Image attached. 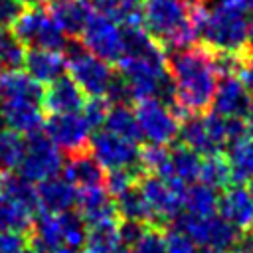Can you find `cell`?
Masks as SVG:
<instances>
[{
  "label": "cell",
  "mask_w": 253,
  "mask_h": 253,
  "mask_svg": "<svg viewBox=\"0 0 253 253\" xmlns=\"http://www.w3.org/2000/svg\"><path fill=\"white\" fill-rule=\"evenodd\" d=\"M168 73L174 89V111L178 115H202L211 107L219 73L213 51L206 45H192L168 55Z\"/></svg>",
  "instance_id": "1"
},
{
  "label": "cell",
  "mask_w": 253,
  "mask_h": 253,
  "mask_svg": "<svg viewBox=\"0 0 253 253\" xmlns=\"http://www.w3.org/2000/svg\"><path fill=\"white\" fill-rule=\"evenodd\" d=\"M206 10L202 0H142L140 20L164 49L180 51L200 38Z\"/></svg>",
  "instance_id": "2"
},
{
  "label": "cell",
  "mask_w": 253,
  "mask_h": 253,
  "mask_svg": "<svg viewBox=\"0 0 253 253\" xmlns=\"http://www.w3.org/2000/svg\"><path fill=\"white\" fill-rule=\"evenodd\" d=\"M247 28L249 22L241 10L217 0L211 8L206 10L200 38L213 53L241 55L247 45Z\"/></svg>",
  "instance_id": "3"
},
{
  "label": "cell",
  "mask_w": 253,
  "mask_h": 253,
  "mask_svg": "<svg viewBox=\"0 0 253 253\" xmlns=\"http://www.w3.org/2000/svg\"><path fill=\"white\" fill-rule=\"evenodd\" d=\"M10 30L26 49L63 51L69 43V36L59 28L45 6H26Z\"/></svg>",
  "instance_id": "4"
},
{
  "label": "cell",
  "mask_w": 253,
  "mask_h": 253,
  "mask_svg": "<svg viewBox=\"0 0 253 253\" xmlns=\"http://www.w3.org/2000/svg\"><path fill=\"white\" fill-rule=\"evenodd\" d=\"M63 51H67V75L75 85L87 97H107L117 75L111 63L83 49L77 40H71Z\"/></svg>",
  "instance_id": "5"
},
{
  "label": "cell",
  "mask_w": 253,
  "mask_h": 253,
  "mask_svg": "<svg viewBox=\"0 0 253 253\" xmlns=\"http://www.w3.org/2000/svg\"><path fill=\"white\" fill-rule=\"evenodd\" d=\"M172 223L176 229L186 233L196 245L206 247V251H231L237 249L241 241V231L227 223L219 213L190 215L182 211Z\"/></svg>",
  "instance_id": "6"
},
{
  "label": "cell",
  "mask_w": 253,
  "mask_h": 253,
  "mask_svg": "<svg viewBox=\"0 0 253 253\" xmlns=\"http://www.w3.org/2000/svg\"><path fill=\"white\" fill-rule=\"evenodd\" d=\"M77 42L83 49L97 55L99 59L107 63H119V59L125 53V32L119 22L113 18L95 12L89 16L87 24L83 26L81 34L77 36Z\"/></svg>",
  "instance_id": "7"
},
{
  "label": "cell",
  "mask_w": 253,
  "mask_h": 253,
  "mask_svg": "<svg viewBox=\"0 0 253 253\" xmlns=\"http://www.w3.org/2000/svg\"><path fill=\"white\" fill-rule=\"evenodd\" d=\"M134 117L140 128V136L148 144L168 146L176 140L180 132L178 113L172 109V105L164 103L162 99L150 97L136 101Z\"/></svg>",
  "instance_id": "8"
},
{
  "label": "cell",
  "mask_w": 253,
  "mask_h": 253,
  "mask_svg": "<svg viewBox=\"0 0 253 253\" xmlns=\"http://www.w3.org/2000/svg\"><path fill=\"white\" fill-rule=\"evenodd\" d=\"M63 170L61 150L47 138L45 132H34L24 138V152L18 164V174L30 180L32 184H40L47 178L57 176Z\"/></svg>",
  "instance_id": "9"
},
{
  "label": "cell",
  "mask_w": 253,
  "mask_h": 253,
  "mask_svg": "<svg viewBox=\"0 0 253 253\" xmlns=\"http://www.w3.org/2000/svg\"><path fill=\"white\" fill-rule=\"evenodd\" d=\"M89 152L101 164L103 170H109V172L132 170L138 174L142 170L138 142H132L119 134H113L107 128L93 130V134L89 138Z\"/></svg>",
  "instance_id": "10"
},
{
  "label": "cell",
  "mask_w": 253,
  "mask_h": 253,
  "mask_svg": "<svg viewBox=\"0 0 253 253\" xmlns=\"http://www.w3.org/2000/svg\"><path fill=\"white\" fill-rule=\"evenodd\" d=\"M138 190L144 196L154 221H174L184 211L186 184L156 174H146L138 180Z\"/></svg>",
  "instance_id": "11"
},
{
  "label": "cell",
  "mask_w": 253,
  "mask_h": 253,
  "mask_svg": "<svg viewBox=\"0 0 253 253\" xmlns=\"http://www.w3.org/2000/svg\"><path fill=\"white\" fill-rule=\"evenodd\" d=\"M47 138L61 150L71 154L83 152L89 146V138L93 128L85 121L81 113H65V115H51L43 123Z\"/></svg>",
  "instance_id": "12"
},
{
  "label": "cell",
  "mask_w": 253,
  "mask_h": 253,
  "mask_svg": "<svg viewBox=\"0 0 253 253\" xmlns=\"http://www.w3.org/2000/svg\"><path fill=\"white\" fill-rule=\"evenodd\" d=\"M42 101L34 99H0V126L16 130L22 136L34 134L43 126Z\"/></svg>",
  "instance_id": "13"
},
{
  "label": "cell",
  "mask_w": 253,
  "mask_h": 253,
  "mask_svg": "<svg viewBox=\"0 0 253 253\" xmlns=\"http://www.w3.org/2000/svg\"><path fill=\"white\" fill-rule=\"evenodd\" d=\"M217 213L237 231L249 233L253 229V198L249 190L241 184L227 186L219 196Z\"/></svg>",
  "instance_id": "14"
},
{
  "label": "cell",
  "mask_w": 253,
  "mask_h": 253,
  "mask_svg": "<svg viewBox=\"0 0 253 253\" xmlns=\"http://www.w3.org/2000/svg\"><path fill=\"white\" fill-rule=\"evenodd\" d=\"M38 194V210L40 213H63L75 208L79 190L61 174L47 178L36 186Z\"/></svg>",
  "instance_id": "15"
},
{
  "label": "cell",
  "mask_w": 253,
  "mask_h": 253,
  "mask_svg": "<svg viewBox=\"0 0 253 253\" xmlns=\"http://www.w3.org/2000/svg\"><path fill=\"white\" fill-rule=\"evenodd\" d=\"M249 91L243 87V83L239 81L237 75H227L221 77V81L215 87L213 99H211V113L219 115V117H245L247 109H249Z\"/></svg>",
  "instance_id": "16"
},
{
  "label": "cell",
  "mask_w": 253,
  "mask_h": 253,
  "mask_svg": "<svg viewBox=\"0 0 253 253\" xmlns=\"http://www.w3.org/2000/svg\"><path fill=\"white\" fill-rule=\"evenodd\" d=\"M75 208H77V213L87 223V227L89 225H97V223L117 221L119 219L115 198L107 192L105 186L79 190Z\"/></svg>",
  "instance_id": "17"
},
{
  "label": "cell",
  "mask_w": 253,
  "mask_h": 253,
  "mask_svg": "<svg viewBox=\"0 0 253 253\" xmlns=\"http://www.w3.org/2000/svg\"><path fill=\"white\" fill-rule=\"evenodd\" d=\"M87 95L75 85L69 75L55 79L53 83L43 89V107L51 115H65V113H81Z\"/></svg>",
  "instance_id": "18"
},
{
  "label": "cell",
  "mask_w": 253,
  "mask_h": 253,
  "mask_svg": "<svg viewBox=\"0 0 253 253\" xmlns=\"http://www.w3.org/2000/svg\"><path fill=\"white\" fill-rule=\"evenodd\" d=\"M24 71L42 85H49L63 77L67 71V59L63 51L55 49H26Z\"/></svg>",
  "instance_id": "19"
},
{
  "label": "cell",
  "mask_w": 253,
  "mask_h": 253,
  "mask_svg": "<svg viewBox=\"0 0 253 253\" xmlns=\"http://www.w3.org/2000/svg\"><path fill=\"white\" fill-rule=\"evenodd\" d=\"M61 174H63L77 190L105 186V170H103L101 164L93 158V154L87 152V150L77 152V154H71L69 160L63 164Z\"/></svg>",
  "instance_id": "20"
},
{
  "label": "cell",
  "mask_w": 253,
  "mask_h": 253,
  "mask_svg": "<svg viewBox=\"0 0 253 253\" xmlns=\"http://www.w3.org/2000/svg\"><path fill=\"white\" fill-rule=\"evenodd\" d=\"M47 10L51 12L59 28L71 38H77L81 34L83 26L93 14V6L89 0H51Z\"/></svg>",
  "instance_id": "21"
},
{
  "label": "cell",
  "mask_w": 253,
  "mask_h": 253,
  "mask_svg": "<svg viewBox=\"0 0 253 253\" xmlns=\"http://www.w3.org/2000/svg\"><path fill=\"white\" fill-rule=\"evenodd\" d=\"M0 99H34L43 105V87L24 69H8L0 73Z\"/></svg>",
  "instance_id": "22"
},
{
  "label": "cell",
  "mask_w": 253,
  "mask_h": 253,
  "mask_svg": "<svg viewBox=\"0 0 253 253\" xmlns=\"http://www.w3.org/2000/svg\"><path fill=\"white\" fill-rule=\"evenodd\" d=\"M30 245L38 253H53L59 247H65L59 217L53 213H40V217H34L30 229Z\"/></svg>",
  "instance_id": "23"
},
{
  "label": "cell",
  "mask_w": 253,
  "mask_h": 253,
  "mask_svg": "<svg viewBox=\"0 0 253 253\" xmlns=\"http://www.w3.org/2000/svg\"><path fill=\"white\" fill-rule=\"evenodd\" d=\"M202 158L198 152L192 148L178 144L170 148V164H168V178L178 180L180 184H194L200 180V170H202Z\"/></svg>",
  "instance_id": "24"
},
{
  "label": "cell",
  "mask_w": 253,
  "mask_h": 253,
  "mask_svg": "<svg viewBox=\"0 0 253 253\" xmlns=\"http://www.w3.org/2000/svg\"><path fill=\"white\" fill-rule=\"evenodd\" d=\"M227 164L231 172V182L243 184L253 180V138L243 134L227 146Z\"/></svg>",
  "instance_id": "25"
},
{
  "label": "cell",
  "mask_w": 253,
  "mask_h": 253,
  "mask_svg": "<svg viewBox=\"0 0 253 253\" xmlns=\"http://www.w3.org/2000/svg\"><path fill=\"white\" fill-rule=\"evenodd\" d=\"M34 210L0 192V231L26 233L32 229Z\"/></svg>",
  "instance_id": "26"
},
{
  "label": "cell",
  "mask_w": 253,
  "mask_h": 253,
  "mask_svg": "<svg viewBox=\"0 0 253 253\" xmlns=\"http://www.w3.org/2000/svg\"><path fill=\"white\" fill-rule=\"evenodd\" d=\"M115 206L117 213L123 221H138V223H152V213L150 208L144 200V196L138 190V182L125 190L123 194L115 196Z\"/></svg>",
  "instance_id": "27"
},
{
  "label": "cell",
  "mask_w": 253,
  "mask_h": 253,
  "mask_svg": "<svg viewBox=\"0 0 253 253\" xmlns=\"http://www.w3.org/2000/svg\"><path fill=\"white\" fill-rule=\"evenodd\" d=\"M219 196L215 188H210L202 182H194L186 186L184 192V213L190 215H211L217 213Z\"/></svg>",
  "instance_id": "28"
},
{
  "label": "cell",
  "mask_w": 253,
  "mask_h": 253,
  "mask_svg": "<svg viewBox=\"0 0 253 253\" xmlns=\"http://www.w3.org/2000/svg\"><path fill=\"white\" fill-rule=\"evenodd\" d=\"M119 219L117 221H105L97 225L87 227V239H85V253H113L119 249L121 243V231H119Z\"/></svg>",
  "instance_id": "29"
},
{
  "label": "cell",
  "mask_w": 253,
  "mask_h": 253,
  "mask_svg": "<svg viewBox=\"0 0 253 253\" xmlns=\"http://www.w3.org/2000/svg\"><path fill=\"white\" fill-rule=\"evenodd\" d=\"M103 128H107L109 132L119 134L126 140H132V142L142 140L140 128H138V123L134 117V109H130L128 105H111Z\"/></svg>",
  "instance_id": "30"
},
{
  "label": "cell",
  "mask_w": 253,
  "mask_h": 253,
  "mask_svg": "<svg viewBox=\"0 0 253 253\" xmlns=\"http://www.w3.org/2000/svg\"><path fill=\"white\" fill-rule=\"evenodd\" d=\"M95 12H101L121 26L142 24L140 20V2L142 0H89Z\"/></svg>",
  "instance_id": "31"
},
{
  "label": "cell",
  "mask_w": 253,
  "mask_h": 253,
  "mask_svg": "<svg viewBox=\"0 0 253 253\" xmlns=\"http://www.w3.org/2000/svg\"><path fill=\"white\" fill-rule=\"evenodd\" d=\"M198 182H202V184H206L210 188H215V190L217 188H227V184L231 182V172H229L227 158L221 152L204 156Z\"/></svg>",
  "instance_id": "32"
},
{
  "label": "cell",
  "mask_w": 253,
  "mask_h": 253,
  "mask_svg": "<svg viewBox=\"0 0 253 253\" xmlns=\"http://www.w3.org/2000/svg\"><path fill=\"white\" fill-rule=\"evenodd\" d=\"M0 192L8 194L10 198L26 204L32 210H38V194H36V184L20 176L18 172H6L0 176Z\"/></svg>",
  "instance_id": "33"
},
{
  "label": "cell",
  "mask_w": 253,
  "mask_h": 253,
  "mask_svg": "<svg viewBox=\"0 0 253 253\" xmlns=\"http://www.w3.org/2000/svg\"><path fill=\"white\" fill-rule=\"evenodd\" d=\"M24 136L16 130L0 126V172H14L22 160Z\"/></svg>",
  "instance_id": "34"
},
{
  "label": "cell",
  "mask_w": 253,
  "mask_h": 253,
  "mask_svg": "<svg viewBox=\"0 0 253 253\" xmlns=\"http://www.w3.org/2000/svg\"><path fill=\"white\" fill-rule=\"evenodd\" d=\"M26 47L8 28H0V73L8 69H20L24 65Z\"/></svg>",
  "instance_id": "35"
},
{
  "label": "cell",
  "mask_w": 253,
  "mask_h": 253,
  "mask_svg": "<svg viewBox=\"0 0 253 253\" xmlns=\"http://www.w3.org/2000/svg\"><path fill=\"white\" fill-rule=\"evenodd\" d=\"M57 217H59V227L63 235V245L71 249L83 247L87 239V223L83 221V217L73 210L57 213Z\"/></svg>",
  "instance_id": "36"
},
{
  "label": "cell",
  "mask_w": 253,
  "mask_h": 253,
  "mask_svg": "<svg viewBox=\"0 0 253 253\" xmlns=\"http://www.w3.org/2000/svg\"><path fill=\"white\" fill-rule=\"evenodd\" d=\"M132 253H166L164 233L152 225H146L140 237L128 247Z\"/></svg>",
  "instance_id": "37"
},
{
  "label": "cell",
  "mask_w": 253,
  "mask_h": 253,
  "mask_svg": "<svg viewBox=\"0 0 253 253\" xmlns=\"http://www.w3.org/2000/svg\"><path fill=\"white\" fill-rule=\"evenodd\" d=\"M109 109H111V103L105 97H89L83 105L81 115L85 117L89 126L93 130H97V128H103V125L107 121V115H109Z\"/></svg>",
  "instance_id": "38"
},
{
  "label": "cell",
  "mask_w": 253,
  "mask_h": 253,
  "mask_svg": "<svg viewBox=\"0 0 253 253\" xmlns=\"http://www.w3.org/2000/svg\"><path fill=\"white\" fill-rule=\"evenodd\" d=\"M164 243H166V253H200L198 245L176 227H170L164 233Z\"/></svg>",
  "instance_id": "39"
},
{
  "label": "cell",
  "mask_w": 253,
  "mask_h": 253,
  "mask_svg": "<svg viewBox=\"0 0 253 253\" xmlns=\"http://www.w3.org/2000/svg\"><path fill=\"white\" fill-rule=\"evenodd\" d=\"M0 253H38L24 233H12V231H0Z\"/></svg>",
  "instance_id": "40"
},
{
  "label": "cell",
  "mask_w": 253,
  "mask_h": 253,
  "mask_svg": "<svg viewBox=\"0 0 253 253\" xmlns=\"http://www.w3.org/2000/svg\"><path fill=\"white\" fill-rule=\"evenodd\" d=\"M24 8L18 0H0V28H10Z\"/></svg>",
  "instance_id": "41"
},
{
  "label": "cell",
  "mask_w": 253,
  "mask_h": 253,
  "mask_svg": "<svg viewBox=\"0 0 253 253\" xmlns=\"http://www.w3.org/2000/svg\"><path fill=\"white\" fill-rule=\"evenodd\" d=\"M237 77H239V81L243 83V87H245L249 93H253V53L247 55V57H241Z\"/></svg>",
  "instance_id": "42"
},
{
  "label": "cell",
  "mask_w": 253,
  "mask_h": 253,
  "mask_svg": "<svg viewBox=\"0 0 253 253\" xmlns=\"http://www.w3.org/2000/svg\"><path fill=\"white\" fill-rule=\"evenodd\" d=\"M219 2H223V4H227V6H231V8L241 10L243 14H245V12H251V14H253V0H219Z\"/></svg>",
  "instance_id": "43"
},
{
  "label": "cell",
  "mask_w": 253,
  "mask_h": 253,
  "mask_svg": "<svg viewBox=\"0 0 253 253\" xmlns=\"http://www.w3.org/2000/svg\"><path fill=\"white\" fill-rule=\"evenodd\" d=\"M237 251L239 253H253V229L249 231L247 237H241V241L237 245Z\"/></svg>",
  "instance_id": "44"
},
{
  "label": "cell",
  "mask_w": 253,
  "mask_h": 253,
  "mask_svg": "<svg viewBox=\"0 0 253 253\" xmlns=\"http://www.w3.org/2000/svg\"><path fill=\"white\" fill-rule=\"evenodd\" d=\"M245 132L253 138V99H251V103H249V109H247V113H245Z\"/></svg>",
  "instance_id": "45"
},
{
  "label": "cell",
  "mask_w": 253,
  "mask_h": 253,
  "mask_svg": "<svg viewBox=\"0 0 253 253\" xmlns=\"http://www.w3.org/2000/svg\"><path fill=\"white\" fill-rule=\"evenodd\" d=\"M247 45H249L251 51H253V18L249 20V28H247Z\"/></svg>",
  "instance_id": "46"
},
{
  "label": "cell",
  "mask_w": 253,
  "mask_h": 253,
  "mask_svg": "<svg viewBox=\"0 0 253 253\" xmlns=\"http://www.w3.org/2000/svg\"><path fill=\"white\" fill-rule=\"evenodd\" d=\"M20 4H24V6H42L43 2H47V0H18Z\"/></svg>",
  "instance_id": "47"
},
{
  "label": "cell",
  "mask_w": 253,
  "mask_h": 253,
  "mask_svg": "<svg viewBox=\"0 0 253 253\" xmlns=\"http://www.w3.org/2000/svg\"><path fill=\"white\" fill-rule=\"evenodd\" d=\"M113 253H132V251H130L128 247H125V245H121V247H119V249H115Z\"/></svg>",
  "instance_id": "48"
},
{
  "label": "cell",
  "mask_w": 253,
  "mask_h": 253,
  "mask_svg": "<svg viewBox=\"0 0 253 253\" xmlns=\"http://www.w3.org/2000/svg\"><path fill=\"white\" fill-rule=\"evenodd\" d=\"M206 253H239V251L235 249V251H206Z\"/></svg>",
  "instance_id": "49"
},
{
  "label": "cell",
  "mask_w": 253,
  "mask_h": 253,
  "mask_svg": "<svg viewBox=\"0 0 253 253\" xmlns=\"http://www.w3.org/2000/svg\"><path fill=\"white\" fill-rule=\"evenodd\" d=\"M247 190H249V194H251V198H253V180L249 182V188H247Z\"/></svg>",
  "instance_id": "50"
}]
</instances>
